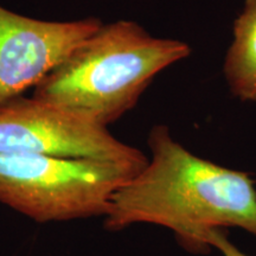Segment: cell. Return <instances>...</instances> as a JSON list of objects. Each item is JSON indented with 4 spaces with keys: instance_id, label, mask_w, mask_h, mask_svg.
<instances>
[{
    "instance_id": "obj_1",
    "label": "cell",
    "mask_w": 256,
    "mask_h": 256,
    "mask_svg": "<svg viewBox=\"0 0 256 256\" xmlns=\"http://www.w3.org/2000/svg\"><path fill=\"white\" fill-rule=\"evenodd\" d=\"M147 145L151 159L114 194L106 229L162 226L196 255L210 252L212 230L240 228L256 236V188L247 172L196 156L165 124L152 128Z\"/></svg>"
},
{
    "instance_id": "obj_3",
    "label": "cell",
    "mask_w": 256,
    "mask_h": 256,
    "mask_svg": "<svg viewBox=\"0 0 256 256\" xmlns=\"http://www.w3.org/2000/svg\"><path fill=\"white\" fill-rule=\"evenodd\" d=\"M138 171L101 160L0 153V204L37 223L104 217Z\"/></svg>"
},
{
    "instance_id": "obj_4",
    "label": "cell",
    "mask_w": 256,
    "mask_h": 256,
    "mask_svg": "<svg viewBox=\"0 0 256 256\" xmlns=\"http://www.w3.org/2000/svg\"><path fill=\"white\" fill-rule=\"evenodd\" d=\"M0 153L101 160L136 170L148 162L145 153L120 142L108 127L34 96L0 106Z\"/></svg>"
},
{
    "instance_id": "obj_5",
    "label": "cell",
    "mask_w": 256,
    "mask_h": 256,
    "mask_svg": "<svg viewBox=\"0 0 256 256\" xmlns=\"http://www.w3.org/2000/svg\"><path fill=\"white\" fill-rule=\"evenodd\" d=\"M101 25L94 17L43 20L0 5V106L36 88Z\"/></svg>"
},
{
    "instance_id": "obj_6",
    "label": "cell",
    "mask_w": 256,
    "mask_h": 256,
    "mask_svg": "<svg viewBox=\"0 0 256 256\" xmlns=\"http://www.w3.org/2000/svg\"><path fill=\"white\" fill-rule=\"evenodd\" d=\"M223 72L234 96L256 102V0H244L235 19Z\"/></svg>"
},
{
    "instance_id": "obj_7",
    "label": "cell",
    "mask_w": 256,
    "mask_h": 256,
    "mask_svg": "<svg viewBox=\"0 0 256 256\" xmlns=\"http://www.w3.org/2000/svg\"><path fill=\"white\" fill-rule=\"evenodd\" d=\"M208 242L211 248H216L223 256H249L236 247L226 238V230H212L209 234Z\"/></svg>"
},
{
    "instance_id": "obj_2",
    "label": "cell",
    "mask_w": 256,
    "mask_h": 256,
    "mask_svg": "<svg viewBox=\"0 0 256 256\" xmlns=\"http://www.w3.org/2000/svg\"><path fill=\"white\" fill-rule=\"evenodd\" d=\"M190 54L185 42L152 36L133 20L102 24L32 96L108 127L136 107L159 72Z\"/></svg>"
}]
</instances>
